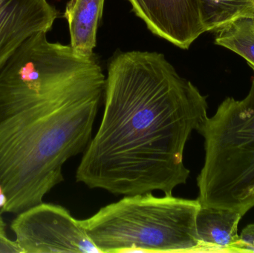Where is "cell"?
<instances>
[{"mask_svg":"<svg viewBox=\"0 0 254 253\" xmlns=\"http://www.w3.org/2000/svg\"><path fill=\"white\" fill-rule=\"evenodd\" d=\"M27 39L0 68V186L2 212L43 202L64 181L65 162L84 152L105 92L95 56L48 40Z\"/></svg>","mask_w":254,"mask_h":253,"instance_id":"obj_1","label":"cell"},{"mask_svg":"<svg viewBox=\"0 0 254 253\" xmlns=\"http://www.w3.org/2000/svg\"><path fill=\"white\" fill-rule=\"evenodd\" d=\"M104 95L76 181L116 196L173 195L189 178L184 152L208 117L206 97L164 54L138 51L113 56Z\"/></svg>","mask_w":254,"mask_h":253,"instance_id":"obj_2","label":"cell"},{"mask_svg":"<svg viewBox=\"0 0 254 253\" xmlns=\"http://www.w3.org/2000/svg\"><path fill=\"white\" fill-rule=\"evenodd\" d=\"M201 206L198 199L149 193L126 196L80 221L100 253L200 252Z\"/></svg>","mask_w":254,"mask_h":253,"instance_id":"obj_3","label":"cell"},{"mask_svg":"<svg viewBox=\"0 0 254 253\" xmlns=\"http://www.w3.org/2000/svg\"><path fill=\"white\" fill-rule=\"evenodd\" d=\"M198 132L205 157L197 199L244 216L254 207V77L247 96L226 98Z\"/></svg>","mask_w":254,"mask_h":253,"instance_id":"obj_4","label":"cell"},{"mask_svg":"<svg viewBox=\"0 0 254 253\" xmlns=\"http://www.w3.org/2000/svg\"><path fill=\"white\" fill-rule=\"evenodd\" d=\"M10 229L22 253H100L80 221L59 205L31 206L18 213Z\"/></svg>","mask_w":254,"mask_h":253,"instance_id":"obj_5","label":"cell"},{"mask_svg":"<svg viewBox=\"0 0 254 253\" xmlns=\"http://www.w3.org/2000/svg\"><path fill=\"white\" fill-rule=\"evenodd\" d=\"M151 32L188 49L206 32L198 0H128Z\"/></svg>","mask_w":254,"mask_h":253,"instance_id":"obj_6","label":"cell"},{"mask_svg":"<svg viewBox=\"0 0 254 253\" xmlns=\"http://www.w3.org/2000/svg\"><path fill=\"white\" fill-rule=\"evenodd\" d=\"M58 15L47 0H0V68L27 39L50 31Z\"/></svg>","mask_w":254,"mask_h":253,"instance_id":"obj_7","label":"cell"},{"mask_svg":"<svg viewBox=\"0 0 254 253\" xmlns=\"http://www.w3.org/2000/svg\"><path fill=\"white\" fill-rule=\"evenodd\" d=\"M243 217L235 211L201 206L196 218L200 252L237 253Z\"/></svg>","mask_w":254,"mask_h":253,"instance_id":"obj_8","label":"cell"},{"mask_svg":"<svg viewBox=\"0 0 254 253\" xmlns=\"http://www.w3.org/2000/svg\"><path fill=\"white\" fill-rule=\"evenodd\" d=\"M105 0H69L64 18L66 19L71 36L73 51L85 58L95 56L97 31L103 16Z\"/></svg>","mask_w":254,"mask_h":253,"instance_id":"obj_9","label":"cell"},{"mask_svg":"<svg viewBox=\"0 0 254 253\" xmlns=\"http://www.w3.org/2000/svg\"><path fill=\"white\" fill-rule=\"evenodd\" d=\"M203 25L216 31L241 17H254V0H198Z\"/></svg>","mask_w":254,"mask_h":253,"instance_id":"obj_10","label":"cell"},{"mask_svg":"<svg viewBox=\"0 0 254 253\" xmlns=\"http://www.w3.org/2000/svg\"><path fill=\"white\" fill-rule=\"evenodd\" d=\"M215 44L244 58L254 71V17H241L216 31Z\"/></svg>","mask_w":254,"mask_h":253,"instance_id":"obj_11","label":"cell"},{"mask_svg":"<svg viewBox=\"0 0 254 253\" xmlns=\"http://www.w3.org/2000/svg\"><path fill=\"white\" fill-rule=\"evenodd\" d=\"M237 253H254V224H249L240 235Z\"/></svg>","mask_w":254,"mask_h":253,"instance_id":"obj_12","label":"cell"},{"mask_svg":"<svg viewBox=\"0 0 254 253\" xmlns=\"http://www.w3.org/2000/svg\"><path fill=\"white\" fill-rule=\"evenodd\" d=\"M0 253H22L15 241H11L7 236L0 235Z\"/></svg>","mask_w":254,"mask_h":253,"instance_id":"obj_13","label":"cell"},{"mask_svg":"<svg viewBox=\"0 0 254 253\" xmlns=\"http://www.w3.org/2000/svg\"><path fill=\"white\" fill-rule=\"evenodd\" d=\"M0 235L6 236V224L3 218H1V212H0Z\"/></svg>","mask_w":254,"mask_h":253,"instance_id":"obj_14","label":"cell"}]
</instances>
